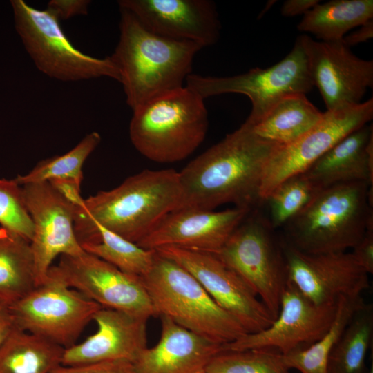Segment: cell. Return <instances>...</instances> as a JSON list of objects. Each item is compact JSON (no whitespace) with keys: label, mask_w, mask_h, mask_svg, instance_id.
<instances>
[{"label":"cell","mask_w":373,"mask_h":373,"mask_svg":"<svg viewBox=\"0 0 373 373\" xmlns=\"http://www.w3.org/2000/svg\"><path fill=\"white\" fill-rule=\"evenodd\" d=\"M306 52L314 85L327 111L361 103L373 86V61L356 57L341 41L298 37Z\"/></svg>","instance_id":"cell-17"},{"label":"cell","mask_w":373,"mask_h":373,"mask_svg":"<svg viewBox=\"0 0 373 373\" xmlns=\"http://www.w3.org/2000/svg\"><path fill=\"white\" fill-rule=\"evenodd\" d=\"M64 349L16 328L0 346V373H50L61 365Z\"/></svg>","instance_id":"cell-26"},{"label":"cell","mask_w":373,"mask_h":373,"mask_svg":"<svg viewBox=\"0 0 373 373\" xmlns=\"http://www.w3.org/2000/svg\"><path fill=\"white\" fill-rule=\"evenodd\" d=\"M8 307L17 328L66 349L102 307L48 274L44 283Z\"/></svg>","instance_id":"cell-10"},{"label":"cell","mask_w":373,"mask_h":373,"mask_svg":"<svg viewBox=\"0 0 373 373\" xmlns=\"http://www.w3.org/2000/svg\"><path fill=\"white\" fill-rule=\"evenodd\" d=\"M74 230L84 251L122 271L142 278L153 265L155 250L144 249L97 224H88Z\"/></svg>","instance_id":"cell-24"},{"label":"cell","mask_w":373,"mask_h":373,"mask_svg":"<svg viewBox=\"0 0 373 373\" xmlns=\"http://www.w3.org/2000/svg\"><path fill=\"white\" fill-rule=\"evenodd\" d=\"M48 274L102 307L147 320L156 316L142 277L122 271L86 251L61 256L59 264L52 265Z\"/></svg>","instance_id":"cell-11"},{"label":"cell","mask_w":373,"mask_h":373,"mask_svg":"<svg viewBox=\"0 0 373 373\" xmlns=\"http://www.w3.org/2000/svg\"><path fill=\"white\" fill-rule=\"evenodd\" d=\"M278 146L258 137L244 122L179 172L180 208L214 210L231 203L251 209L262 202L264 170Z\"/></svg>","instance_id":"cell-1"},{"label":"cell","mask_w":373,"mask_h":373,"mask_svg":"<svg viewBox=\"0 0 373 373\" xmlns=\"http://www.w3.org/2000/svg\"><path fill=\"white\" fill-rule=\"evenodd\" d=\"M367 373H373V365L372 364L371 365V367L369 370V371L367 372Z\"/></svg>","instance_id":"cell-41"},{"label":"cell","mask_w":373,"mask_h":373,"mask_svg":"<svg viewBox=\"0 0 373 373\" xmlns=\"http://www.w3.org/2000/svg\"><path fill=\"white\" fill-rule=\"evenodd\" d=\"M372 117V98L356 105L327 110L318 123L297 141L278 146L264 170L261 201L280 183L303 173L342 139L367 124Z\"/></svg>","instance_id":"cell-12"},{"label":"cell","mask_w":373,"mask_h":373,"mask_svg":"<svg viewBox=\"0 0 373 373\" xmlns=\"http://www.w3.org/2000/svg\"><path fill=\"white\" fill-rule=\"evenodd\" d=\"M283 355L272 348L221 350L204 373H289Z\"/></svg>","instance_id":"cell-31"},{"label":"cell","mask_w":373,"mask_h":373,"mask_svg":"<svg viewBox=\"0 0 373 373\" xmlns=\"http://www.w3.org/2000/svg\"><path fill=\"white\" fill-rule=\"evenodd\" d=\"M360 28L343 39V42L347 47L367 41L373 37V19L369 20Z\"/></svg>","instance_id":"cell-38"},{"label":"cell","mask_w":373,"mask_h":373,"mask_svg":"<svg viewBox=\"0 0 373 373\" xmlns=\"http://www.w3.org/2000/svg\"><path fill=\"white\" fill-rule=\"evenodd\" d=\"M250 211L238 207L218 211L182 207L168 214L137 245L151 250L173 247L216 254Z\"/></svg>","instance_id":"cell-18"},{"label":"cell","mask_w":373,"mask_h":373,"mask_svg":"<svg viewBox=\"0 0 373 373\" xmlns=\"http://www.w3.org/2000/svg\"><path fill=\"white\" fill-rule=\"evenodd\" d=\"M365 304L362 295L341 296L336 303L334 317L327 332L309 347L284 355L287 366L300 373H327L331 352L352 317Z\"/></svg>","instance_id":"cell-28"},{"label":"cell","mask_w":373,"mask_h":373,"mask_svg":"<svg viewBox=\"0 0 373 373\" xmlns=\"http://www.w3.org/2000/svg\"><path fill=\"white\" fill-rule=\"evenodd\" d=\"M100 142V135L95 131L91 132L67 153L41 160L28 173L18 175L15 180L20 185L59 182L81 187L83 165Z\"/></svg>","instance_id":"cell-30"},{"label":"cell","mask_w":373,"mask_h":373,"mask_svg":"<svg viewBox=\"0 0 373 373\" xmlns=\"http://www.w3.org/2000/svg\"><path fill=\"white\" fill-rule=\"evenodd\" d=\"M186 269L247 333L261 332L274 318L249 287L215 254L173 247L155 249Z\"/></svg>","instance_id":"cell-13"},{"label":"cell","mask_w":373,"mask_h":373,"mask_svg":"<svg viewBox=\"0 0 373 373\" xmlns=\"http://www.w3.org/2000/svg\"><path fill=\"white\" fill-rule=\"evenodd\" d=\"M15 30L37 68L63 82L101 77L120 80L112 58H96L77 49L47 9L39 10L23 0H11Z\"/></svg>","instance_id":"cell-7"},{"label":"cell","mask_w":373,"mask_h":373,"mask_svg":"<svg viewBox=\"0 0 373 373\" xmlns=\"http://www.w3.org/2000/svg\"><path fill=\"white\" fill-rule=\"evenodd\" d=\"M161 335L133 362L135 373H204L222 345L209 341L171 319L160 316Z\"/></svg>","instance_id":"cell-21"},{"label":"cell","mask_w":373,"mask_h":373,"mask_svg":"<svg viewBox=\"0 0 373 373\" xmlns=\"http://www.w3.org/2000/svg\"><path fill=\"white\" fill-rule=\"evenodd\" d=\"M351 254L366 273H373V224L368 227L361 240L352 248Z\"/></svg>","instance_id":"cell-36"},{"label":"cell","mask_w":373,"mask_h":373,"mask_svg":"<svg viewBox=\"0 0 373 373\" xmlns=\"http://www.w3.org/2000/svg\"><path fill=\"white\" fill-rule=\"evenodd\" d=\"M372 224V186L343 183L320 191L283 226L282 240L307 254L343 252Z\"/></svg>","instance_id":"cell-4"},{"label":"cell","mask_w":373,"mask_h":373,"mask_svg":"<svg viewBox=\"0 0 373 373\" xmlns=\"http://www.w3.org/2000/svg\"><path fill=\"white\" fill-rule=\"evenodd\" d=\"M36 287L30 242L8 231L0 236V303L10 306Z\"/></svg>","instance_id":"cell-27"},{"label":"cell","mask_w":373,"mask_h":373,"mask_svg":"<svg viewBox=\"0 0 373 373\" xmlns=\"http://www.w3.org/2000/svg\"><path fill=\"white\" fill-rule=\"evenodd\" d=\"M119 10V38L111 57L119 70L126 104L133 111L184 86L194 57L202 47L158 35L129 11Z\"/></svg>","instance_id":"cell-2"},{"label":"cell","mask_w":373,"mask_h":373,"mask_svg":"<svg viewBox=\"0 0 373 373\" xmlns=\"http://www.w3.org/2000/svg\"><path fill=\"white\" fill-rule=\"evenodd\" d=\"M319 191L299 173L280 183L267 196L268 222L274 229L283 227L300 212Z\"/></svg>","instance_id":"cell-32"},{"label":"cell","mask_w":373,"mask_h":373,"mask_svg":"<svg viewBox=\"0 0 373 373\" xmlns=\"http://www.w3.org/2000/svg\"><path fill=\"white\" fill-rule=\"evenodd\" d=\"M318 3L319 0H287L281 7V15L285 17L305 15Z\"/></svg>","instance_id":"cell-37"},{"label":"cell","mask_w":373,"mask_h":373,"mask_svg":"<svg viewBox=\"0 0 373 373\" xmlns=\"http://www.w3.org/2000/svg\"><path fill=\"white\" fill-rule=\"evenodd\" d=\"M336 303L318 305L289 280L283 294L278 316L265 329L247 333L222 345V350L272 348L283 355L303 350L319 340L335 315Z\"/></svg>","instance_id":"cell-15"},{"label":"cell","mask_w":373,"mask_h":373,"mask_svg":"<svg viewBox=\"0 0 373 373\" xmlns=\"http://www.w3.org/2000/svg\"><path fill=\"white\" fill-rule=\"evenodd\" d=\"M372 337L373 308L366 303L352 317L331 352L327 373H365Z\"/></svg>","instance_id":"cell-29"},{"label":"cell","mask_w":373,"mask_h":373,"mask_svg":"<svg viewBox=\"0 0 373 373\" xmlns=\"http://www.w3.org/2000/svg\"><path fill=\"white\" fill-rule=\"evenodd\" d=\"M50 373H135L133 363L113 361L78 365H59Z\"/></svg>","instance_id":"cell-34"},{"label":"cell","mask_w":373,"mask_h":373,"mask_svg":"<svg viewBox=\"0 0 373 373\" xmlns=\"http://www.w3.org/2000/svg\"><path fill=\"white\" fill-rule=\"evenodd\" d=\"M272 229L268 220L248 215L215 255L258 296L275 320L289 276L281 241Z\"/></svg>","instance_id":"cell-8"},{"label":"cell","mask_w":373,"mask_h":373,"mask_svg":"<svg viewBox=\"0 0 373 373\" xmlns=\"http://www.w3.org/2000/svg\"><path fill=\"white\" fill-rule=\"evenodd\" d=\"M90 3L88 0H51L46 9L59 21L66 20L77 15H87Z\"/></svg>","instance_id":"cell-35"},{"label":"cell","mask_w":373,"mask_h":373,"mask_svg":"<svg viewBox=\"0 0 373 373\" xmlns=\"http://www.w3.org/2000/svg\"><path fill=\"white\" fill-rule=\"evenodd\" d=\"M16 328L8 306L0 303V346Z\"/></svg>","instance_id":"cell-39"},{"label":"cell","mask_w":373,"mask_h":373,"mask_svg":"<svg viewBox=\"0 0 373 373\" xmlns=\"http://www.w3.org/2000/svg\"><path fill=\"white\" fill-rule=\"evenodd\" d=\"M96 332L64 349L62 365L113 361L133 362L146 346L147 319L101 307L94 315Z\"/></svg>","instance_id":"cell-20"},{"label":"cell","mask_w":373,"mask_h":373,"mask_svg":"<svg viewBox=\"0 0 373 373\" xmlns=\"http://www.w3.org/2000/svg\"><path fill=\"white\" fill-rule=\"evenodd\" d=\"M323 115L305 94L295 93L283 97L260 120L249 125L258 137L287 146L315 126Z\"/></svg>","instance_id":"cell-23"},{"label":"cell","mask_w":373,"mask_h":373,"mask_svg":"<svg viewBox=\"0 0 373 373\" xmlns=\"http://www.w3.org/2000/svg\"><path fill=\"white\" fill-rule=\"evenodd\" d=\"M302 173L318 191L352 182L372 186V125L366 124L347 135Z\"/></svg>","instance_id":"cell-22"},{"label":"cell","mask_w":373,"mask_h":373,"mask_svg":"<svg viewBox=\"0 0 373 373\" xmlns=\"http://www.w3.org/2000/svg\"></svg>","instance_id":"cell-42"},{"label":"cell","mask_w":373,"mask_h":373,"mask_svg":"<svg viewBox=\"0 0 373 373\" xmlns=\"http://www.w3.org/2000/svg\"><path fill=\"white\" fill-rule=\"evenodd\" d=\"M117 3L148 30L166 38L204 48L220 37L218 14L209 0H120Z\"/></svg>","instance_id":"cell-19"},{"label":"cell","mask_w":373,"mask_h":373,"mask_svg":"<svg viewBox=\"0 0 373 373\" xmlns=\"http://www.w3.org/2000/svg\"><path fill=\"white\" fill-rule=\"evenodd\" d=\"M142 279L156 316L220 345L247 334L192 274L156 251L153 265Z\"/></svg>","instance_id":"cell-6"},{"label":"cell","mask_w":373,"mask_h":373,"mask_svg":"<svg viewBox=\"0 0 373 373\" xmlns=\"http://www.w3.org/2000/svg\"><path fill=\"white\" fill-rule=\"evenodd\" d=\"M372 19V0H332L307 12L297 28L321 41H341L349 30Z\"/></svg>","instance_id":"cell-25"},{"label":"cell","mask_w":373,"mask_h":373,"mask_svg":"<svg viewBox=\"0 0 373 373\" xmlns=\"http://www.w3.org/2000/svg\"><path fill=\"white\" fill-rule=\"evenodd\" d=\"M7 233H8V231L6 230H5L4 229L0 227V236H3V235L6 234Z\"/></svg>","instance_id":"cell-40"},{"label":"cell","mask_w":373,"mask_h":373,"mask_svg":"<svg viewBox=\"0 0 373 373\" xmlns=\"http://www.w3.org/2000/svg\"><path fill=\"white\" fill-rule=\"evenodd\" d=\"M182 200L179 172L146 169L113 189L83 198L75 205L74 229L95 223L137 244L180 208Z\"/></svg>","instance_id":"cell-3"},{"label":"cell","mask_w":373,"mask_h":373,"mask_svg":"<svg viewBox=\"0 0 373 373\" xmlns=\"http://www.w3.org/2000/svg\"><path fill=\"white\" fill-rule=\"evenodd\" d=\"M21 186L34 227L30 245L38 286L48 278L57 256H77L84 251L74 230L75 205L49 182Z\"/></svg>","instance_id":"cell-14"},{"label":"cell","mask_w":373,"mask_h":373,"mask_svg":"<svg viewBox=\"0 0 373 373\" xmlns=\"http://www.w3.org/2000/svg\"><path fill=\"white\" fill-rule=\"evenodd\" d=\"M204 99L186 86L156 97L133 110L131 141L147 159L171 163L191 155L208 129Z\"/></svg>","instance_id":"cell-5"},{"label":"cell","mask_w":373,"mask_h":373,"mask_svg":"<svg viewBox=\"0 0 373 373\" xmlns=\"http://www.w3.org/2000/svg\"><path fill=\"white\" fill-rule=\"evenodd\" d=\"M0 224L7 231L30 242L34 233L21 186L15 179H0Z\"/></svg>","instance_id":"cell-33"},{"label":"cell","mask_w":373,"mask_h":373,"mask_svg":"<svg viewBox=\"0 0 373 373\" xmlns=\"http://www.w3.org/2000/svg\"><path fill=\"white\" fill-rule=\"evenodd\" d=\"M289 280L315 305H333L341 296L362 295L368 274L351 252L307 254L280 240Z\"/></svg>","instance_id":"cell-16"},{"label":"cell","mask_w":373,"mask_h":373,"mask_svg":"<svg viewBox=\"0 0 373 373\" xmlns=\"http://www.w3.org/2000/svg\"><path fill=\"white\" fill-rule=\"evenodd\" d=\"M186 86L204 99L225 93L247 96L251 111L245 122L254 125L283 97L295 93L306 95L314 86L305 49L297 38L292 50L281 61L267 68L227 77L191 74Z\"/></svg>","instance_id":"cell-9"}]
</instances>
